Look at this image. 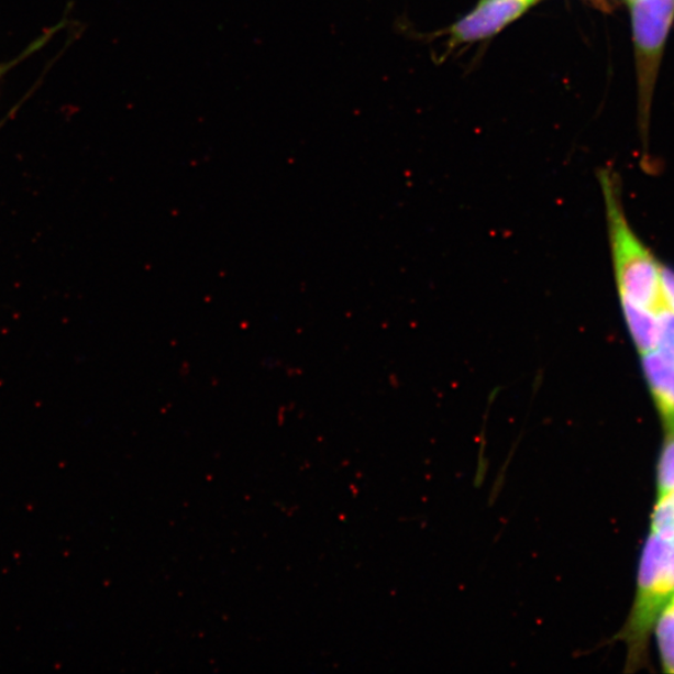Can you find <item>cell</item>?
Returning <instances> with one entry per match:
<instances>
[{
    "label": "cell",
    "instance_id": "1",
    "mask_svg": "<svg viewBox=\"0 0 674 674\" xmlns=\"http://www.w3.org/2000/svg\"><path fill=\"white\" fill-rule=\"evenodd\" d=\"M618 297L621 308L659 313L666 308L661 294V264L642 243L626 217L621 187L611 170L599 173Z\"/></svg>",
    "mask_w": 674,
    "mask_h": 674
},
{
    "label": "cell",
    "instance_id": "3",
    "mask_svg": "<svg viewBox=\"0 0 674 674\" xmlns=\"http://www.w3.org/2000/svg\"><path fill=\"white\" fill-rule=\"evenodd\" d=\"M631 9L637 76L640 89V125L648 136L655 81L674 21V0H637Z\"/></svg>",
    "mask_w": 674,
    "mask_h": 674
},
{
    "label": "cell",
    "instance_id": "2",
    "mask_svg": "<svg viewBox=\"0 0 674 674\" xmlns=\"http://www.w3.org/2000/svg\"><path fill=\"white\" fill-rule=\"evenodd\" d=\"M673 593L674 534L650 531L640 560L633 606L617 636L627 645V671H639L649 663L655 617Z\"/></svg>",
    "mask_w": 674,
    "mask_h": 674
},
{
    "label": "cell",
    "instance_id": "5",
    "mask_svg": "<svg viewBox=\"0 0 674 674\" xmlns=\"http://www.w3.org/2000/svg\"><path fill=\"white\" fill-rule=\"evenodd\" d=\"M642 371L664 433H674V357L658 350L641 354Z\"/></svg>",
    "mask_w": 674,
    "mask_h": 674
},
{
    "label": "cell",
    "instance_id": "8",
    "mask_svg": "<svg viewBox=\"0 0 674 674\" xmlns=\"http://www.w3.org/2000/svg\"><path fill=\"white\" fill-rule=\"evenodd\" d=\"M637 2V0H627V3H633Z\"/></svg>",
    "mask_w": 674,
    "mask_h": 674
},
{
    "label": "cell",
    "instance_id": "6",
    "mask_svg": "<svg viewBox=\"0 0 674 674\" xmlns=\"http://www.w3.org/2000/svg\"><path fill=\"white\" fill-rule=\"evenodd\" d=\"M652 632L658 642L663 672L674 674V593L661 607Z\"/></svg>",
    "mask_w": 674,
    "mask_h": 674
},
{
    "label": "cell",
    "instance_id": "4",
    "mask_svg": "<svg viewBox=\"0 0 674 674\" xmlns=\"http://www.w3.org/2000/svg\"><path fill=\"white\" fill-rule=\"evenodd\" d=\"M539 0H482L450 30L452 44H466L491 38L505 26L538 3Z\"/></svg>",
    "mask_w": 674,
    "mask_h": 674
},
{
    "label": "cell",
    "instance_id": "7",
    "mask_svg": "<svg viewBox=\"0 0 674 674\" xmlns=\"http://www.w3.org/2000/svg\"><path fill=\"white\" fill-rule=\"evenodd\" d=\"M661 294L666 308L674 313V270L661 264Z\"/></svg>",
    "mask_w": 674,
    "mask_h": 674
}]
</instances>
